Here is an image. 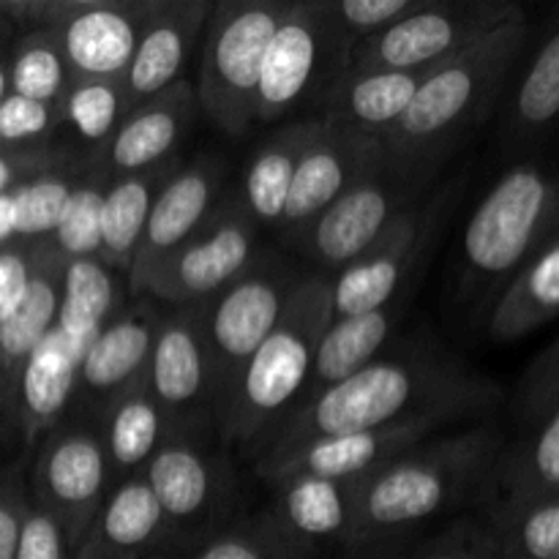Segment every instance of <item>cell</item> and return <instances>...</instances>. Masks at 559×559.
Returning a JSON list of instances; mask_svg holds the SVG:
<instances>
[{
  "label": "cell",
  "instance_id": "cell-42",
  "mask_svg": "<svg viewBox=\"0 0 559 559\" xmlns=\"http://www.w3.org/2000/svg\"><path fill=\"white\" fill-rule=\"evenodd\" d=\"M331 33L338 52L360 38L385 31L396 20L415 9L420 0H311Z\"/></svg>",
  "mask_w": 559,
  "mask_h": 559
},
{
  "label": "cell",
  "instance_id": "cell-24",
  "mask_svg": "<svg viewBox=\"0 0 559 559\" xmlns=\"http://www.w3.org/2000/svg\"><path fill=\"white\" fill-rule=\"evenodd\" d=\"M364 478L333 480L314 475H289L271 480V506L265 508L300 546L320 555L325 546L344 549L358 506Z\"/></svg>",
  "mask_w": 559,
  "mask_h": 559
},
{
  "label": "cell",
  "instance_id": "cell-40",
  "mask_svg": "<svg viewBox=\"0 0 559 559\" xmlns=\"http://www.w3.org/2000/svg\"><path fill=\"white\" fill-rule=\"evenodd\" d=\"M74 183L76 178H71L69 169L58 167L16 186L9 194L14 238L25 240V243L47 240L58 227L66 205H69Z\"/></svg>",
  "mask_w": 559,
  "mask_h": 559
},
{
  "label": "cell",
  "instance_id": "cell-20",
  "mask_svg": "<svg viewBox=\"0 0 559 559\" xmlns=\"http://www.w3.org/2000/svg\"><path fill=\"white\" fill-rule=\"evenodd\" d=\"M500 107L508 153L535 156L559 134V14L530 41Z\"/></svg>",
  "mask_w": 559,
  "mask_h": 559
},
{
  "label": "cell",
  "instance_id": "cell-41",
  "mask_svg": "<svg viewBox=\"0 0 559 559\" xmlns=\"http://www.w3.org/2000/svg\"><path fill=\"white\" fill-rule=\"evenodd\" d=\"M107 180L109 178L104 173L76 178L69 205H66L55 233L47 238L63 260L98 257L102 251V202Z\"/></svg>",
  "mask_w": 559,
  "mask_h": 559
},
{
  "label": "cell",
  "instance_id": "cell-50",
  "mask_svg": "<svg viewBox=\"0 0 559 559\" xmlns=\"http://www.w3.org/2000/svg\"><path fill=\"white\" fill-rule=\"evenodd\" d=\"M9 44H11V27H9V22H5L3 16H0V55H3L5 49H9Z\"/></svg>",
  "mask_w": 559,
  "mask_h": 559
},
{
  "label": "cell",
  "instance_id": "cell-28",
  "mask_svg": "<svg viewBox=\"0 0 559 559\" xmlns=\"http://www.w3.org/2000/svg\"><path fill=\"white\" fill-rule=\"evenodd\" d=\"M426 74L429 71H338L328 85L322 120L382 142L407 112Z\"/></svg>",
  "mask_w": 559,
  "mask_h": 559
},
{
  "label": "cell",
  "instance_id": "cell-25",
  "mask_svg": "<svg viewBox=\"0 0 559 559\" xmlns=\"http://www.w3.org/2000/svg\"><path fill=\"white\" fill-rule=\"evenodd\" d=\"M27 276L20 295L0 317V377L11 391L27 355L55 331L60 311L66 260L49 240L25 243Z\"/></svg>",
  "mask_w": 559,
  "mask_h": 559
},
{
  "label": "cell",
  "instance_id": "cell-18",
  "mask_svg": "<svg viewBox=\"0 0 559 559\" xmlns=\"http://www.w3.org/2000/svg\"><path fill=\"white\" fill-rule=\"evenodd\" d=\"M429 224L426 205L413 202L360 260L338 271L331 282V322L380 309L409 287V271L424 257Z\"/></svg>",
  "mask_w": 559,
  "mask_h": 559
},
{
  "label": "cell",
  "instance_id": "cell-47",
  "mask_svg": "<svg viewBox=\"0 0 559 559\" xmlns=\"http://www.w3.org/2000/svg\"><path fill=\"white\" fill-rule=\"evenodd\" d=\"M27 506V484L20 467L0 473V559H14L20 544L22 519Z\"/></svg>",
  "mask_w": 559,
  "mask_h": 559
},
{
  "label": "cell",
  "instance_id": "cell-23",
  "mask_svg": "<svg viewBox=\"0 0 559 559\" xmlns=\"http://www.w3.org/2000/svg\"><path fill=\"white\" fill-rule=\"evenodd\" d=\"M211 11V0H153L145 31L123 76L131 107L183 80V69Z\"/></svg>",
  "mask_w": 559,
  "mask_h": 559
},
{
  "label": "cell",
  "instance_id": "cell-45",
  "mask_svg": "<svg viewBox=\"0 0 559 559\" xmlns=\"http://www.w3.org/2000/svg\"><path fill=\"white\" fill-rule=\"evenodd\" d=\"M404 559H500V549L489 524L462 516Z\"/></svg>",
  "mask_w": 559,
  "mask_h": 559
},
{
  "label": "cell",
  "instance_id": "cell-35",
  "mask_svg": "<svg viewBox=\"0 0 559 559\" xmlns=\"http://www.w3.org/2000/svg\"><path fill=\"white\" fill-rule=\"evenodd\" d=\"M559 491V407L516 442H506L495 467V500Z\"/></svg>",
  "mask_w": 559,
  "mask_h": 559
},
{
  "label": "cell",
  "instance_id": "cell-5",
  "mask_svg": "<svg viewBox=\"0 0 559 559\" xmlns=\"http://www.w3.org/2000/svg\"><path fill=\"white\" fill-rule=\"evenodd\" d=\"M331 325V278H300L271 336L246 360L216 415L224 445L251 451L306 396L317 344Z\"/></svg>",
  "mask_w": 559,
  "mask_h": 559
},
{
  "label": "cell",
  "instance_id": "cell-11",
  "mask_svg": "<svg viewBox=\"0 0 559 559\" xmlns=\"http://www.w3.org/2000/svg\"><path fill=\"white\" fill-rule=\"evenodd\" d=\"M25 484L27 500L55 519L76 551L115 486L102 435L87 426L52 429L38 442Z\"/></svg>",
  "mask_w": 559,
  "mask_h": 559
},
{
  "label": "cell",
  "instance_id": "cell-33",
  "mask_svg": "<svg viewBox=\"0 0 559 559\" xmlns=\"http://www.w3.org/2000/svg\"><path fill=\"white\" fill-rule=\"evenodd\" d=\"M123 304L126 293L118 282V273L107 262L98 257L66 260L55 333L82 358L93 338L118 314Z\"/></svg>",
  "mask_w": 559,
  "mask_h": 559
},
{
  "label": "cell",
  "instance_id": "cell-13",
  "mask_svg": "<svg viewBox=\"0 0 559 559\" xmlns=\"http://www.w3.org/2000/svg\"><path fill=\"white\" fill-rule=\"evenodd\" d=\"M147 388L169 429H216L211 360L202 333V306L173 309L162 317L145 369Z\"/></svg>",
  "mask_w": 559,
  "mask_h": 559
},
{
  "label": "cell",
  "instance_id": "cell-39",
  "mask_svg": "<svg viewBox=\"0 0 559 559\" xmlns=\"http://www.w3.org/2000/svg\"><path fill=\"white\" fill-rule=\"evenodd\" d=\"M129 109L123 80H74L60 102V118L87 145L104 147Z\"/></svg>",
  "mask_w": 559,
  "mask_h": 559
},
{
  "label": "cell",
  "instance_id": "cell-15",
  "mask_svg": "<svg viewBox=\"0 0 559 559\" xmlns=\"http://www.w3.org/2000/svg\"><path fill=\"white\" fill-rule=\"evenodd\" d=\"M224 183H227V167L216 156H200L191 164H180L178 173L164 183L147 216L134 265L126 276L129 298H140L142 284L156 271L158 262L207 222L213 207L224 197Z\"/></svg>",
  "mask_w": 559,
  "mask_h": 559
},
{
  "label": "cell",
  "instance_id": "cell-4",
  "mask_svg": "<svg viewBox=\"0 0 559 559\" xmlns=\"http://www.w3.org/2000/svg\"><path fill=\"white\" fill-rule=\"evenodd\" d=\"M559 224V153H535L506 169L469 213L459 246L462 298L489 309Z\"/></svg>",
  "mask_w": 559,
  "mask_h": 559
},
{
  "label": "cell",
  "instance_id": "cell-7",
  "mask_svg": "<svg viewBox=\"0 0 559 559\" xmlns=\"http://www.w3.org/2000/svg\"><path fill=\"white\" fill-rule=\"evenodd\" d=\"M519 16L524 9L508 0H420L385 31L344 49L338 71H431Z\"/></svg>",
  "mask_w": 559,
  "mask_h": 559
},
{
  "label": "cell",
  "instance_id": "cell-29",
  "mask_svg": "<svg viewBox=\"0 0 559 559\" xmlns=\"http://www.w3.org/2000/svg\"><path fill=\"white\" fill-rule=\"evenodd\" d=\"M559 317V224L486 309L495 342H519Z\"/></svg>",
  "mask_w": 559,
  "mask_h": 559
},
{
  "label": "cell",
  "instance_id": "cell-22",
  "mask_svg": "<svg viewBox=\"0 0 559 559\" xmlns=\"http://www.w3.org/2000/svg\"><path fill=\"white\" fill-rule=\"evenodd\" d=\"M197 112L200 104H197L194 82L186 76L167 91L131 107L112 140L102 147V173L107 178H118L175 158L183 136L194 126Z\"/></svg>",
  "mask_w": 559,
  "mask_h": 559
},
{
  "label": "cell",
  "instance_id": "cell-32",
  "mask_svg": "<svg viewBox=\"0 0 559 559\" xmlns=\"http://www.w3.org/2000/svg\"><path fill=\"white\" fill-rule=\"evenodd\" d=\"M317 131H320V118L284 126L276 134L267 136L257 147L254 156L249 158L238 197L249 207L257 224H265V227L273 229L282 227L295 169H298L300 156L309 147V142L314 140Z\"/></svg>",
  "mask_w": 559,
  "mask_h": 559
},
{
  "label": "cell",
  "instance_id": "cell-34",
  "mask_svg": "<svg viewBox=\"0 0 559 559\" xmlns=\"http://www.w3.org/2000/svg\"><path fill=\"white\" fill-rule=\"evenodd\" d=\"M167 435V418L153 399L145 377L131 382L104 407L102 442L112 484L140 475Z\"/></svg>",
  "mask_w": 559,
  "mask_h": 559
},
{
  "label": "cell",
  "instance_id": "cell-3",
  "mask_svg": "<svg viewBox=\"0 0 559 559\" xmlns=\"http://www.w3.org/2000/svg\"><path fill=\"white\" fill-rule=\"evenodd\" d=\"M530 41L533 25L524 14L431 69L396 129L382 140L388 167L424 186L431 169L500 107Z\"/></svg>",
  "mask_w": 559,
  "mask_h": 559
},
{
  "label": "cell",
  "instance_id": "cell-17",
  "mask_svg": "<svg viewBox=\"0 0 559 559\" xmlns=\"http://www.w3.org/2000/svg\"><path fill=\"white\" fill-rule=\"evenodd\" d=\"M153 0H74L55 33L74 80H123Z\"/></svg>",
  "mask_w": 559,
  "mask_h": 559
},
{
  "label": "cell",
  "instance_id": "cell-51",
  "mask_svg": "<svg viewBox=\"0 0 559 559\" xmlns=\"http://www.w3.org/2000/svg\"><path fill=\"white\" fill-rule=\"evenodd\" d=\"M11 396V391H9V385H5V382H0V404H5V399Z\"/></svg>",
  "mask_w": 559,
  "mask_h": 559
},
{
  "label": "cell",
  "instance_id": "cell-31",
  "mask_svg": "<svg viewBox=\"0 0 559 559\" xmlns=\"http://www.w3.org/2000/svg\"><path fill=\"white\" fill-rule=\"evenodd\" d=\"M180 164L183 162L175 156L169 162L156 164V167L142 169V173L118 175V178L107 180L102 202V251H98V260L107 262L123 278L129 276L131 265H134L153 202H156L164 183L178 173Z\"/></svg>",
  "mask_w": 559,
  "mask_h": 559
},
{
  "label": "cell",
  "instance_id": "cell-38",
  "mask_svg": "<svg viewBox=\"0 0 559 559\" xmlns=\"http://www.w3.org/2000/svg\"><path fill=\"white\" fill-rule=\"evenodd\" d=\"M267 511L224 524L207 538L167 559H314Z\"/></svg>",
  "mask_w": 559,
  "mask_h": 559
},
{
  "label": "cell",
  "instance_id": "cell-10",
  "mask_svg": "<svg viewBox=\"0 0 559 559\" xmlns=\"http://www.w3.org/2000/svg\"><path fill=\"white\" fill-rule=\"evenodd\" d=\"M260 224L238 194H224L207 222L142 284L140 298L173 309L202 306L251 267L260 254Z\"/></svg>",
  "mask_w": 559,
  "mask_h": 559
},
{
  "label": "cell",
  "instance_id": "cell-2",
  "mask_svg": "<svg viewBox=\"0 0 559 559\" xmlns=\"http://www.w3.org/2000/svg\"><path fill=\"white\" fill-rule=\"evenodd\" d=\"M506 442L495 418H486L440 431L382 464L360 484L344 549L404 540L420 524L495 495V467Z\"/></svg>",
  "mask_w": 559,
  "mask_h": 559
},
{
  "label": "cell",
  "instance_id": "cell-43",
  "mask_svg": "<svg viewBox=\"0 0 559 559\" xmlns=\"http://www.w3.org/2000/svg\"><path fill=\"white\" fill-rule=\"evenodd\" d=\"M63 126L60 107L5 93L0 102V153L25 156L49 147V136Z\"/></svg>",
  "mask_w": 559,
  "mask_h": 559
},
{
  "label": "cell",
  "instance_id": "cell-19",
  "mask_svg": "<svg viewBox=\"0 0 559 559\" xmlns=\"http://www.w3.org/2000/svg\"><path fill=\"white\" fill-rule=\"evenodd\" d=\"M448 429L451 426L440 424V420H418V424L388 426V429L325 437V440L306 442V445L295 448L284 456L257 462L254 473L265 484L289 478V475H314V478L333 480L366 478L413 445Z\"/></svg>",
  "mask_w": 559,
  "mask_h": 559
},
{
  "label": "cell",
  "instance_id": "cell-1",
  "mask_svg": "<svg viewBox=\"0 0 559 559\" xmlns=\"http://www.w3.org/2000/svg\"><path fill=\"white\" fill-rule=\"evenodd\" d=\"M500 402V382L442 344L415 342L413 347L382 353L353 377L300 402L251 448V456L257 464L325 437L418 420H440L456 429L491 418Z\"/></svg>",
  "mask_w": 559,
  "mask_h": 559
},
{
  "label": "cell",
  "instance_id": "cell-12",
  "mask_svg": "<svg viewBox=\"0 0 559 559\" xmlns=\"http://www.w3.org/2000/svg\"><path fill=\"white\" fill-rule=\"evenodd\" d=\"M418 183L402 178L385 164L344 191L298 238H293V243L317 267L344 271L360 260L413 202H418Z\"/></svg>",
  "mask_w": 559,
  "mask_h": 559
},
{
  "label": "cell",
  "instance_id": "cell-44",
  "mask_svg": "<svg viewBox=\"0 0 559 559\" xmlns=\"http://www.w3.org/2000/svg\"><path fill=\"white\" fill-rule=\"evenodd\" d=\"M559 407V336L524 371L516 388V415L533 429Z\"/></svg>",
  "mask_w": 559,
  "mask_h": 559
},
{
  "label": "cell",
  "instance_id": "cell-9",
  "mask_svg": "<svg viewBox=\"0 0 559 559\" xmlns=\"http://www.w3.org/2000/svg\"><path fill=\"white\" fill-rule=\"evenodd\" d=\"M300 273L273 254H257L229 287L202 304V333L213 377L216 415L246 360L271 336L300 284Z\"/></svg>",
  "mask_w": 559,
  "mask_h": 559
},
{
  "label": "cell",
  "instance_id": "cell-16",
  "mask_svg": "<svg viewBox=\"0 0 559 559\" xmlns=\"http://www.w3.org/2000/svg\"><path fill=\"white\" fill-rule=\"evenodd\" d=\"M331 33L311 0H293L265 49L257 85V126L287 118L314 87L328 52Z\"/></svg>",
  "mask_w": 559,
  "mask_h": 559
},
{
  "label": "cell",
  "instance_id": "cell-46",
  "mask_svg": "<svg viewBox=\"0 0 559 559\" xmlns=\"http://www.w3.org/2000/svg\"><path fill=\"white\" fill-rule=\"evenodd\" d=\"M14 559H74V551L55 519L31 502L22 519Z\"/></svg>",
  "mask_w": 559,
  "mask_h": 559
},
{
  "label": "cell",
  "instance_id": "cell-8",
  "mask_svg": "<svg viewBox=\"0 0 559 559\" xmlns=\"http://www.w3.org/2000/svg\"><path fill=\"white\" fill-rule=\"evenodd\" d=\"M207 429L213 426L169 429L142 469L167 527L164 557L169 555V546H175L178 555L224 527L218 519L235 491L233 464L224 453V442L207 437Z\"/></svg>",
  "mask_w": 559,
  "mask_h": 559
},
{
  "label": "cell",
  "instance_id": "cell-27",
  "mask_svg": "<svg viewBox=\"0 0 559 559\" xmlns=\"http://www.w3.org/2000/svg\"><path fill=\"white\" fill-rule=\"evenodd\" d=\"M80 360V355L52 331L16 371L11 402L27 445H36L60 426L74 402Z\"/></svg>",
  "mask_w": 559,
  "mask_h": 559
},
{
  "label": "cell",
  "instance_id": "cell-14",
  "mask_svg": "<svg viewBox=\"0 0 559 559\" xmlns=\"http://www.w3.org/2000/svg\"><path fill=\"white\" fill-rule=\"evenodd\" d=\"M385 164V147L380 140L325 123L320 118V131L309 142L295 169L282 227L276 233L287 240L298 238L344 191L374 175Z\"/></svg>",
  "mask_w": 559,
  "mask_h": 559
},
{
  "label": "cell",
  "instance_id": "cell-26",
  "mask_svg": "<svg viewBox=\"0 0 559 559\" xmlns=\"http://www.w3.org/2000/svg\"><path fill=\"white\" fill-rule=\"evenodd\" d=\"M164 540L162 508L140 473L112 486L74 559H158Z\"/></svg>",
  "mask_w": 559,
  "mask_h": 559
},
{
  "label": "cell",
  "instance_id": "cell-52",
  "mask_svg": "<svg viewBox=\"0 0 559 559\" xmlns=\"http://www.w3.org/2000/svg\"><path fill=\"white\" fill-rule=\"evenodd\" d=\"M0 382H5V380H3V377H0Z\"/></svg>",
  "mask_w": 559,
  "mask_h": 559
},
{
  "label": "cell",
  "instance_id": "cell-49",
  "mask_svg": "<svg viewBox=\"0 0 559 559\" xmlns=\"http://www.w3.org/2000/svg\"><path fill=\"white\" fill-rule=\"evenodd\" d=\"M9 52V49H5ZM5 52L0 55V102L5 98V93H9V71H5Z\"/></svg>",
  "mask_w": 559,
  "mask_h": 559
},
{
  "label": "cell",
  "instance_id": "cell-6",
  "mask_svg": "<svg viewBox=\"0 0 559 559\" xmlns=\"http://www.w3.org/2000/svg\"><path fill=\"white\" fill-rule=\"evenodd\" d=\"M293 0H222L202 41L194 91L200 112L229 136L257 126V85L265 49Z\"/></svg>",
  "mask_w": 559,
  "mask_h": 559
},
{
  "label": "cell",
  "instance_id": "cell-36",
  "mask_svg": "<svg viewBox=\"0 0 559 559\" xmlns=\"http://www.w3.org/2000/svg\"><path fill=\"white\" fill-rule=\"evenodd\" d=\"M486 524L500 559H559V491L495 500Z\"/></svg>",
  "mask_w": 559,
  "mask_h": 559
},
{
  "label": "cell",
  "instance_id": "cell-30",
  "mask_svg": "<svg viewBox=\"0 0 559 559\" xmlns=\"http://www.w3.org/2000/svg\"><path fill=\"white\" fill-rule=\"evenodd\" d=\"M407 304L409 287H404L391 304L380 306V309L366 311V314L344 317V320H333L325 328V333H322L320 344H317L314 366H311L304 402L317 396V393L328 391L336 382L347 380L355 371H360L371 360L380 358L388 338L396 331Z\"/></svg>",
  "mask_w": 559,
  "mask_h": 559
},
{
  "label": "cell",
  "instance_id": "cell-21",
  "mask_svg": "<svg viewBox=\"0 0 559 559\" xmlns=\"http://www.w3.org/2000/svg\"><path fill=\"white\" fill-rule=\"evenodd\" d=\"M162 309L151 298H131L102 328L76 369L74 402L102 409L134 380L145 377L153 338L162 325Z\"/></svg>",
  "mask_w": 559,
  "mask_h": 559
},
{
  "label": "cell",
  "instance_id": "cell-37",
  "mask_svg": "<svg viewBox=\"0 0 559 559\" xmlns=\"http://www.w3.org/2000/svg\"><path fill=\"white\" fill-rule=\"evenodd\" d=\"M9 93L33 98V102L60 107L71 87V71L63 47L55 31L22 33L5 52Z\"/></svg>",
  "mask_w": 559,
  "mask_h": 559
},
{
  "label": "cell",
  "instance_id": "cell-48",
  "mask_svg": "<svg viewBox=\"0 0 559 559\" xmlns=\"http://www.w3.org/2000/svg\"><path fill=\"white\" fill-rule=\"evenodd\" d=\"M407 538L404 540H382V544L369 546H349L342 549L338 559H404L407 557Z\"/></svg>",
  "mask_w": 559,
  "mask_h": 559
}]
</instances>
